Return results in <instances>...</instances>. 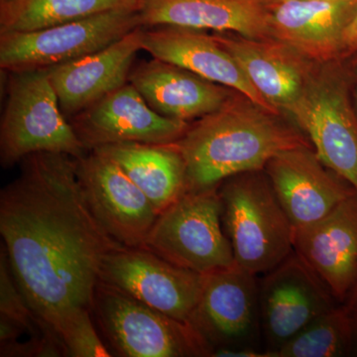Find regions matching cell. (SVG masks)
Listing matches in <instances>:
<instances>
[{
    "mask_svg": "<svg viewBox=\"0 0 357 357\" xmlns=\"http://www.w3.org/2000/svg\"><path fill=\"white\" fill-rule=\"evenodd\" d=\"M0 192V234L16 284L44 325L58 333L91 310L105 257L126 248L86 201L77 160L40 152Z\"/></svg>",
    "mask_w": 357,
    "mask_h": 357,
    "instance_id": "obj_1",
    "label": "cell"
},
{
    "mask_svg": "<svg viewBox=\"0 0 357 357\" xmlns=\"http://www.w3.org/2000/svg\"><path fill=\"white\" fill-rule=\"evenodd\" d=\"M304 144L311 143L287 117L238 91L220 109L192 122L175 143L184 157L188 192L218 187L237 174L264 170L275 155Z\"/></svg>",
    "mask_w": 357,
    "mask_h": 357,
    "instance_id": "obj_2",
    "label": "cell"
},
{
    "mask_svg": "<svg viewBox=\"0 0 357 357\" xmlns=\"http://www.w3.org/2000/svg\"><path fill=\"white\" fill-rule=\"evenodd\" d=\"M223 229L234 260L263 275L294 251V229L264 170L249 171L218 185Z\"/></svg>",
    "mask_w": 357,
    "mask_h": 357,
    "instance_id": "obj_3",
    "label": "cell"
},
{
    "mask_svg": "<svg viewBox=\"0 0 357 357\" xmlns=\"http://www.w3.org/2000/svg\"><path fill=\"white\" fill-rule=\"evenodd\" d=\"M285 116L304 133L325 165L357 192V115L347 60L318 63Z\"/></svg>",
    "mask_w": 357,
    "mask_h": 357,
    "instance_id": "obj_4",
    "label": "cell"
},
{
    "mask_svg": "<svg viewBox=\"0 0 357 357\" xmlns=\"http://www.w3.org/2000/svg\"><path fill=\"white\" fill-rule=\"evenodd\" d=\"M8 96L0 124L2 166L40 152L79 159L86 147L61 110L48 68L9 72Z\"/></svg>",
    "mask_w": 357,
    "mask_h": 357,
    "instance_id": "obj_5",
    "label": "cell"
},
{
    "mask_svg": "<svg viewBox=\"0 0 357 357\" xmlns=\"http://www.w3.org/2000/svg\"><path fill=\"white\" fill-rule=\"evenodd\" d=\"M91 314L121 356L206 357L215 352L189 321L168 316L102 281L96 285Z\"/></svg>",
    "mask_w": 357,
    "mask_h": 357,
    "instance_id": "obj_6",
    "label": "cell"
},
{
    "mask_svg": "<svg viewBox=\"0 0 357 357\" xmlns=\"http://www.w3.org/2000/svg\"><path fill=\"white\" fill-rule=\"evenodd\" d=\"M218 189L183 195L160 213L142 248L202 275L234 265Z\"/></svg>",
    "mask_w": 357,
    "mask_h": 357,
    "instance_id": "obj_7",
    "label": "cell"
},
{
    "mask_svg": "<svg viewBox=\"0 0 357 357\" xmlns=\"http://www.w3.org/2000/svg\"><path fill=\"white\" fill-rule=\"evenodd\" d=\"M139 9H112L34 31L0 32V67L45 69L102 50L142 26Z\"/></svg>",
    "mask_w": 357,
    "mask_h": 357,
    "instance_id": "obj_8",
    "label": "cell"
},
{
    "mask_svg": "<svg viewBox=\"0 0 357 357\" xmlns=\"http://www.w3.org/2000/svg\"><path fill=\"white\" fill-rule=\"evenodd\" d=\"M192 324L213 349L264 354L257 276L234 263L204 275Z\"/></svg>",
    "mask_w": 357,
    "mask_h": 357,
    "instance_id": "obj_9",
    "label": "cell"
},
{
    "mask_svg": "<svg viewBox=\"0 0 357 357\" xmlns=\"http://www.w3.org/2000/svg\"><path fill=\"white\" fill-rule=\"evenodd\" d=\"M259 283L263 344L267 357L314 319L340 303L295 251L262 275Z\"/></svg>",
    "mask_w": 357,
    "mask_h": 357,
    "instance_id": "obj_10",
    "label": "cell"
},
{
    "mask_svg": "<svg viewBox=\"0 0 357 357\" xmlns=\"http://www.w3.org/2000/svg\"><path fill=\"white\" fill-rule=\"evenodd\" d=\"M100 281L190 323L203 290L204 275L174 265L147 249L123 248L105 257Z\"/></svg>",
    "mask_w": 357,
    "mask_h": 357,
    "instance_id": "obj_11",
    "label": "cell"
},
{
    "mask_svg": "<svg viewBox=\"0 0 357 357\" xmlns=\"http://www.w3.org/2000/svg\"><path fill=\"white\" fill-rule=\"evenodd\" d=\"M77 160L84 196L98 222L122 245L142 248L159 213L114 160L96 150Z\"/></svg>",
    "mask_w": 357,
    "mask_h": 357,
    "instance_id": "obj_12",
    "label": "cell"
},
{
    "mask_svg": "<svg viewBox=\"0 0 357 357\" xmlns=\"http://www.w3.org/2000/svg\"><path fill=\"white\" fill-rule=\"evenodd\" d=\"M264 172L295 230L319 222L356 192L347 180L325 165L311 144L275 155Z\"/></svg>",
    "mask_w": 357,
    "mask_h": 357,
    "instance_id": "obj_13",
    "label": "cell"
},
{
    "mask_svg": "<svg viewBox=\"0 0 357 357\" xmlns=\"http://www.w3.org/2000/svg\"><path fill=\"white\" fill-rule=\"evenodd\" d=\"M72 119L77 137L89 151L116 143L173 144L191 124L155 112L131 84Z\"/></svg>",
    "mask_w": 357,
    "mask_h": 357,
    "instance_id": "obj_14",
    "label": "cell"
},
{
    "mask_svg": "<svg viewBox=\"0 0 357 357\" xmlns=\"http://www.w3.org/2000/svg\"><path fill=\"white\" fill-rule=\"evenodd\" d=\"M213 36L236 59L249 82L277 114H287L318 63L275 38L255 39L234 33Z\"/></svg>",
    "mask_w": 357,
    "mask_h": 357,
    "instance_id": "obj_15",
    "label": "cell"
},
{
    "mask_svg": "<svg viewBox=\"0 0 357 357\" xmlns=\"http://www.w3.org/2000/svg\"><path fill=\"white\" fill-rule=\"evenodd\" d=\"M294 251L345 304L357 281V192L319 222L296 229Z\"/></svg>",
    "mask_w": 357,
    "mask_h": 357,
    "instance_id": "obj_16",
    "label": "cell"
},
{
    "mask_svg": "<svg viewBox=\"0 0 357 357\" xmlns=\"http://www.w3.org/2000/svg\"><path fill=\"white\" fill-rule=\"evenodd\" d=\"M356 6L357 0H269L270 36L316 63L342 60Z\"/></svg>",
    "mask_w": 357,
    "mask_h": 357,
    "instance_id": "obj_17",
    "label": "cell"
},
{
    "mask_svg": "<svg viewBox=\"0 0 357 357\" xmlns=\"http://www.w3.org/2000/svg\"><path fill=\"white\" fill-rule=\"evenodd\" d=\"M143 26L107 48L48 68L52 84L66 117H74L128 84L138 52Z\"/></svg>",
    "mask_w": 357,
    "mask_h": 357,
    "instance_id": "obj_18",
    "label": "cell"
},
{
    "mask_svg": "<svg viewBox=\"0 0 357 357\" xmlns=\"http://www.w3.org/2000/svg\"><path fill=\"white\" fill-rule=\"evenodd\" d=\"M206 32L178 26L143 27L142 50L153 58L238 91L274 112L249 82L236 59L213 34Z\"/></svg>",
    "mask_w": 357,
    "mask_h": 357,
    "instance_id": "obj_19",
    "label": "cell"
},
{
    "mask_svg": "<svg viewBox=\"0 0 357 357\" xmlns=\"http://www.w3.org/2000/svg\"><path fill=\"white\" fill-rule=\"evenodd\" d=\"M128 81L155 112L189 123L220 109L236 93L156 58L131 70Z\"/></svg>",
    "mask_w": 357,
    "mask_h": 357,
    "instance_id": "obj_20",
    "label": "cell"
},
{
    "mask_svg": "<svg viewBox=\"0 0 357 357\" xmlns=\"http://www.w3.org/2000/svg\"><path fill=\"white\" fill-rule=\"evenodd\" d=\"M269 0H141L143 27L178 26L271 38Z\"/></svg>",
    "mask_w": 357,
    "mask_h": 357,
    "instance_id": "obj_21",
    "label": "cell"
},
{
    "mask_svg": "<svg viewBox=\"0 0 357 357\" xmlns=\"http://www.w3.org/2000/svg\"><path fill=\"white\" fill-rule=\"evenodd\" d=\"M93 150L119 164L159 215L188 192L184 157L175 143H116Z\"/></svg>",
    "mask_w": 357,
    "mask_h": 357,
    "instance_id": "obj_22",
    "label": "cell"
},
{
    "mask_svg": "<svg viewBox=\"0 0 357 357\" xmlns=\"http://www.w3.org/2000/svg\"><path fill=\"white\" fill-rule=\"evenodd\" d=\"M140 4L141 0H13L0 4V32L34 31Z\"/></svg>",
    "mask_w": 357,
    "mask_h": 357,
    "instance_id": "obj_23",
    "label": "cell"
},
{
    "mask_svg": "<svg viewBox=\"0 0 357 357\" xmlns=\"http://www.w3.org/2000/svg\"><path fill=\"white\" fill-rule=\"evenodd\" d=\"M351 312L340 304L305 326L274 357L351 356Z\"/></svg>",
    "mask_w": 357,
    "mask_h": 357,
    "instance_id": "obj_24",
    "label": "cell"
},
{
    "mask_svg": "<svg viewBox=\"0 0 357 357\" xmlns=\"http://www.w3.org/2000/svg\"><path fill=\"white\" fill-rule=\"evenodd\" d=\"M0 316L13 321L24 332L31 333L34 337L54 331L40 321L21 292L11 271L6 249L2 245L0 255Z\"/></svg>",
    "mask_w": 357,
    "mask_h": 357,
    "instance_id": "obj_25",
    "label": "cell"
},
{
    "mask_svg": "<svg viewBox=\"0 0 357 357\" xmlns=\"http://www.w3.org/2000/svg\"><path fill=\"white\" fill-rule=\"evenodd\" d=\"M59 335L64 344L66 356H112L93 326L91 310H79L72 314L61 328Z\"/></svg>",
    "mask_w": 357,
    "mask_h": 357,
    "instance_id": "obj_26",
    "label": "cell"
},
{
    "mask_svg": "<svg viewBox=\"0 0 357 357\" xmlns=\"http://www.w3.org/2000/svg\"><path fill=\"white\" fill-rule=\"evenodd\" d=\"M357 52V6L351 22L347 25L342 43V60H347Z\"/></svg>",
    "mask_w": 357,
    "mask_h": 357,
    "instance_id": "obj_27",
    "label": "cell"
},
{
    "mask_svg": "<svg viewBox=\"0 0 357 357\" xmlns=\"http://www.w3.org/2000/svg\"><path fill=\"white\" fill-rule=\"evenodd\" d=\"M351 74V100L357 115V52L351 57L347 59Z\"/></svg>",
    "mask_w": 357,
    "mask_h": 357,
    "instance_id": "obj_28",
    "label": "cell"
},
{
    "mask_svg": "<svg viewBox=\"0 0 357 357\" xmlns=\"http://www.w3.org/2000/svg\"><path fill=\"white\" fill-rule=\"evenodd\" d=\"M351 356H357V309H351Z\"/></svg>",
    "mask_w": 357,
    "mask_h": 357,
    "instance_id": "obj_29",
    "label": "cell"
},
{
    "mask_svg": "<svg viewBox=\"0 0 357 357\" xmlns=\"http://www.w3.org/2000/svg\"><path fill=\"white\" fill-rule=\"evenodd\" d=\"M344 305H347V306L351 307V309H357V281L354 289H352L349 299H347Z\"/></svg>",
    "mask_w": 357,
    "mask_h": 357,
    "instance_id": "obj_30",
    "label": "cell"
},
{
    "mask_svg": "<svg viewBox=\"0 0 357 357\" xmlns=\"http://www.w3.org/2000/svg\"><path fill=\"white\" fill-rule=\"evenodd\" d=\"M13 1V0H0V4L7 3V2Z\"/></svg>",
    "mask_w": 357,
    "mask_h": 357,
    "instance_id": "obj_31",
    "label": "cell"
},
{
    "mask_svg": "<svg viewBox=\"0 0 357 357\" xmlns=\"http://www.w3.org/2000/svg\"><path fill=\"white\" fill-rule=\"evenodd\" d=\"M270 1H276V0H270Z\"/></svg>",
    "mask_w": 357,
    "mask_h": 357,
    "instance_id": "obj_32",
    "label": "cell"
}]
</instances>
